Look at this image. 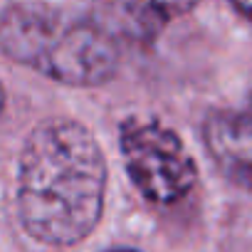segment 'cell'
I'll return each instance as SVG.
<instances>
[{"label":"cell","instance_id":"obj_1","mask_svg":"<svg viewBox=\"0 0 252 252\" xmlns=\"http://www.w3.org/2000/svg\"><path fill=\"white\" fill-rule=\"evenodd\" d=\"M106 161L77 121H47L28 139L18 171V210L25 230L47 245H74L99 222Z\"/></svg>","mask_w":252,"mask_h":252},{"label":"cell","instance_id":"obj_2","mask_svg":"<svg viewBox=\"0 0 252 252\" xmlns=\"http://www.w3.org/2000/svg\"><path fill=\"white\" fill-rule=\"evenodd\" d=\"M0 47L15 62L72 87H96L116 72L119 50L94 20L47 5H15L0 18Z\"/></svg>","mask_w":252,"mask_h":252},{"label":"cell","instance_id":"obj_3","mask_svg":"<svg viewBox=\"0 0 252 252\" xmlns=\"http://www.w3.org/2000/svg\"><path fill=\"white\" fill-rule=\"evenodd\" d=\"M124 166L139 193L158 205H168L190 193L198 168L176 131L161 121L126 119L119 129Z\"/></svg>","mask_w":252,"mask_h":252},{"label":"cell","instance_id":"obj_4","mask_svg":"<svg viewBox=\"0 0 252 252\" xmlns=\"http://www.w3.org/2000/svg\"><path fill=\"white\" fill-rule=\"evenodd\" d=\"M203 144L235 186L252 190V116L237 111H213L203 121Z\"/></svg>","mask_w":252,"mask_h":252},{"label":"cell","instance_id":"obj_5","mask_svg":"<svg viewBox=\"0 0 252 252\" xmlns=\"http://www.w3.org/2000/svg\"><path fill=\"white\" fill-rule=\"evenodd\" d=\"M232 3V8L240 13V15H245L250 23H252V0H230Z\"/></svg>","mask_w":252,"mask_h":252},{"label":"cell","instance_id":"obj_6","mask_svg":"<svg viewBox=\"0 0 252 252\" xmlns=\"http://www.w3.org/2000/svg\"><path fill=\"white\" fill-rule=\"evenodd\" d=\"M116 252H136V250H116Z\"/></svg>","mask_w":252,"mask_h":252}]
</instances>
